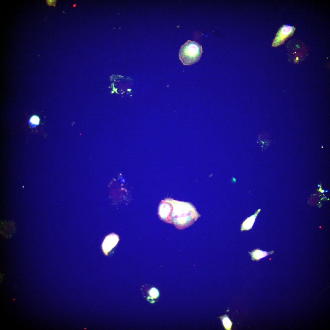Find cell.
Returning a JSON list of instances; mask_svg holds the SVG:
<instances>
[{
	"instance_id": "1",
	"label": "cell",
	"mask_w": 330,
	"mask_h": 330,
	"mask_svg": "<svg viewBox=\"0 0 330 330\" xmlns=\"http://www.w3.org/2000/svg\"><path fill=\"white\" fill-rule=\"evenodd\" d=\"M158 210L161 219L180 229L191 225L200 216L191 203L171 198L162 200Z\"/></svg>"
},
{
	"instance_id": "2",
	"label": "cell",
	"mask_w": 330,
	"mask_h": 330,
	"mask_svg": "<svg viewBox=\"0 0 330 330\" xmlns=\"http://www.w3.org/2000/svg\"><path fill=\"white\" fill-rule=\"evenodd\" d=\"M202 52V46L198 43L188 40L179 50V59L184 65H192L200 60Z\"/></svg>"
},
{
	"instance_id": "3",
	"label": "cell",
	"mask_w": 330,
	"mask_h": 330,
	"mask_svg": "<svg viewBox=\"0 0 330 330\" xmlns=\"http://www.w3.org/2000/svg\"><path fill=\"white\" fill-rule=\"evenodd\" d=\"M295 30V28L293 26H282L276 34L272 46L277 47L283 44L288 38L293 35Z\"/></svg>"
},
{
	"instance_id": "4",
	"label": "cell",
	"mask_w": 330,
	"mask_h": 330,
	"mask_svg": "<svg viewBox=\"0 0 330 330\" xmlns=\"http://www.w3.org/2000/svg\"><path fill=\"white\" fill-rule=\"evenodd\" d=\"M119 240L118 236L114 233L106 236L102 245L103 251L106 255L115 246Z\"/></svg>"
},
{
	"instance_id": "5",
	"label": "cell",
	"mask_w": 330,
	"mask_h": 330,
	"mask_svg": "<svg viewBox=\"0 0 330 330\" xmlns=\"http://www.w3.org/2000/svg\"><path fill=\"white\" fill-rule=\"evenodd\" d=\"M261 210V209H258L253 215L248 217L243 221L241 226L240 231L241 232L248 231L252 228L256 218Z\"/></svg>"
},
{
	"instance_id": "6",
	"label": "cell",
	"mask_w": 330,
	"mask_h": 330,
	"mask_svg": "<svg viewBox=\"0 0 330 330\" xmlns=\"http://www.w3.org/2000/svg\"><path fill=\"white\" fill-rule=\"evenodd\" d=\"M273 252V251L267 252L259 249H256L254 250L251 252H248L249 254L251 257L252 260L257 261H258L272 254Z\"/></svg>"
},
{
	"instance_id": "7",
	"label": "cell",
	"mask_w": 330,
	"mask_h": 330,
	"mask_svg": "<svg viewBox=\"0 0 330 330\" xmlns=\"http://www.w3.org/2000/svg\"><path fill=\"white\" fill-rule=\"evenodd\" d=\"M5 224V223H4ZM6 226H5L3 224V227L1 226V227H3V229H1V232L4 233H3V234L5 232H6L5 236L8 237L12 235V233L14 232V225H12V223H10L6 222L5 224Z\"/></svg>"
},
{
	"instance_id": "8",
	"label": "cell",
	"mask_w": 330,
	"mask_h": 330,
	"mask_svg": "<svg viewBox=\"0 0 330 330\" xmlns=\"http://www.w3.org/2000/svg\"><path fill=\"white\" fill-rule=\"evenodd\" d=\"M222 325L226 330H231L233 323L229 318L228 316L225 314L220 317Z\"/></svg>"
},
{
	"instance_id": "9",
	"label": "cell",
	"mask_w": 330,
	"mask_h": 330,
	"mask_svg": "<svg viewBox=\"0 0 330 330\" xmlns=\"http://www.w3.org/2000/svg\"><path fill=\"white\" fill-rule=\"evenodd\" d=\"M40 122L39 117L36 115L31 116L29 119V122L33 126H36L38 125Z\"/></svg>"
},
{
	"instance_id": "10",
	"label": "cell",
	"mask_w": 330,
	"mask_h": 330,
	"mask_svg": "<svg viewBox=\"0 0 330 330\" xmlns=\"http://www.w3.org/2000/svg\"><path fill=\"white\" fill-rule=\"evenodd\" d=\"M149 294L153 298H156L159 295L158 290L154 288H152L150 291Z\"/></svg>"
},
{
	"instance_id": "11",
	"label": "cell",
	"mask_w": 330,
	"mask_h": 330,
	"mask_svg": "<svg viewBox=\"0 0 330 330\" xmlns=\"http://www.w3.org/2000/svg\"><path fill=\"white\" fill-rule=\"evenodd\" d=\"M57 0H46V1L48 5L49 6H52L55 7L56 4Z\"/></svg>"
},
{
	"instance_id": "12",
	"label": "cell",
	"mask_w": 330,
	"mask_h": 330,
	"mask_svg": "<svg viewBox=\"0 0 330 330\" xmlns=\"http://www.w3.org/2000/svg\"><path fill=\"white\" fill-rule=\"evenodd\" d=\"M321 191L322 193H324V189H323L321 190Z\"/></svg>"
},
{
	"instance_id": "13",
	"label": "cell",
	"mask_w": 330,
	"mask_h": 330,
	"mask_svg": "<svg viewBox=\"0 0 330 330\" xmlns=\"http://www.w3.org/2000/svg\"><path fill=\"white\" fill-rule=\"evenodd\" d=\"M325 192H328V190H327V189L326 190H325Z\"/></svg>"
},
{
	"instance_id": "14",
	"label": "cell",
	"mask_w": 330,
	"mask_h": 330,
	"mask_svg": "<svg viewBox=\"0 0 330 330\" xmlns=\"http://www.w3.org/2000/svg\"><path fill=\"white\" fill-rule=\"evenodd\" d=\"M320 185H317V187H320Z\"/></svg>"
},
{
	"instance_id": "15",
	"label": "cell",
	"mask_w": 330,
	"mask_h": 330,
	"mask_svg": "<svg viewBox=\"0 0 330 330\" xmlns=\"http://www.w3.org/2000/svg\"><path fill=\"white\" fill-rule=\"evenodd\" d=\"M326 196H324V198H326Z\"/></svg>"
}]
</instances>
